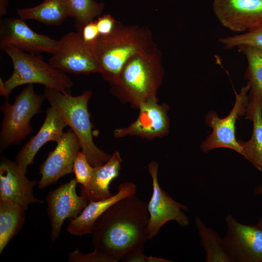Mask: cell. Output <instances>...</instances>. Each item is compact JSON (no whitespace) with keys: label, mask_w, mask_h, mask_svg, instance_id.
<instances>
[{"label":"cell","mask_w":262,"mask_h":262,"mask_svg":"<svg viewBox=\"0 0 262 262\" xmlns=\"http://www.w3.org/2000/svg\"><path fill=\"white\" fill-rule=\"evenodd\" d=\"M25 174L16 161L2 159L0 164V200L17 203L25 210L31 203L44 202L33 195V187L39 181L29 180Z\"/></svg>","instance_id":"obj_15"},{"label":"cell","mask_w":262,"mask_h":262,"mask_svg":"<svg viewBox=\"0 0 262 262\" xmlns=\"http://www.w3.org/2000/svg\"><path fill=\"white\" fill-rule=\"evenodd\" d=\"M7 3H8L7 0H0V16L6 14Z\"/></svg>","instance_id":"obj_32"},{"label":"cell","mask_w":262,"mask_h":262,"mask_svg":"<svg viewBox=\"0 0 262 262\" xmlns=\"http://www.w3.org/2000/svg\"><path fill=\"white\" fill-rule=\"evenodd\" d=\"M37 94L33 84H28L16 97L13 104L8 99L0 106L3 114L0 132V151L2 152L11 145H17L31 133L33 127L31 120L41 112V106L45 99Z\"/></svg>","instance_id":"obj_6"},{"label":"cell","mask_w":262,"mask_h":262,"mask_svg":"<svg viewBox=\"0 0 262 262\" xmlns=\"http://www.w3.org/2000/svg\"><path fill=\"white\" fill-rule=\"evenodd\" d=\"M226 222L227 231L222 240L229 262H262V230L243 224L231 215Z\"/></svg>","instance_id":"obj_8"},{"label":"cell","mask_w":262,"mask_h":262,"mask_svg":"<svg viewBox=\"0 0 262 262\" xmlns=\"http://www.w3.org/2000/svg\"><path fill=\"white\" fill-rule=\"evenodd\" d=\"M104 80L115 84L122 68L132 56L156 47L151 33L146 27L124 26L117 21L109 34L99 35L91 43Z\"/></svg>","instance_id":"obj_2"},{"label":"cell","mask_w":262,"mask_h":262,"mask_svg":"<svg viewBox=\"0 0 262 262\" xmlns=\"http://www.w3.org/2000/svg\"><path fill=\"white\" fill-rule=\"evenodd\" d=\"M13 46L22 51L37 54H53L59 46V40L38 34L21 18L9 17L0 21V48Z\"/></svg>","instance_id":"obj_12"},{"label":"cell","mask_w":262,"mask_h":262,"mask_svg":"<svg viewBox=\"0 0 262 262\" xmlns=\"http://www.w3.org/2000/svg\"><path fill=\"white\" fill-rule=\"evenodd\" d=\"M195 223L200 237L201 245L206 252L207 262H229L224 251L222 238L213 229L207 227L201 218L196 215Z\"/></svg>","instance_id":"obj_23"},{"label":"cell","mask_w":262,"mask_h":262,"mask_svg":"<svg viewBox=\"0 0 262 262\" xmlns=\"http://www.w3.org/2000/svg\"><path fill=\"white\" fill-rule=\"evenodd\" d=\"M69 262H117L116 260L103 250L95 248L93 252L82 253L76 249L68 254Z\"/></svg>","instance_id":"obj_27"},{"label":"cell","mask_w":262,"mask_h":262,"mask_svg":"<svg viewBox=\"0 0 262 262\" xmlns=\"http://www.w3.org/2000/svg\"><path fill=\"white\" fill-rule=\"evenodd\" d=\"M25 211L17 203L0 200V254L23 226Z\"/></svg>","instance_id":"obj_22"},{"label":"cell","mask_w":262,"mask_h":262,"mask_svg":"<svg viewBox=\"0 0 262 262\" xmlns=\"http://www.w3.org/2000/svg\"><path fill=\"white\" fill-rule=\"evenodd\" d=\"M69 16L74 20L77 31L81 33L83 27L101 13L104 8L102 2L93 0H68Z\"/></svg>","instance_id":"obj_25"},{"label":"cell","mask_w":262,"mask_h":262,"mask_svg":"<svg viewBox=\"0 0 262 262\" xmlns=\"http://www.w3.org/2000/svg\"><path fill=\"white\" fill-rule=\"evenodd\" d=\"M161 55L156 47L131 57L125 64L115 84L137 106L155 97L162 82Z\"/></svg>","instance_id":"obj_5"},{"label":"cell","mask_w":262,"mask_h":262,"mask_svg":"<svg viewBox=\"0 0 262 262\" xmlns=\"http://www.w3.org/2000/svg\"><path fill=\"white\" fill-rule=\"evenodd\" d=\"M17 14L25 20L33 19L48 25H59L69 16L68 0H44L36 6L18 9Z\"/></svg>","instance_id":"obj_21"},{"label":"cell","mask_w":262,"mask_h":262,"mask_svg":"<svg viewBox=\"0 0 262 262\" xmlns=\"http://www.w3.org/2000/svg\"><path fill=\"white\" fill-rule=\"evenodd\" d=\"M92 92L87 91L78 96H72L66 91L45 88L46 99L61 115L68 126L77 135L81 145L82 152L93 167L101 165L111 157L94 144L92 125L88 111V102Z\"/></svg>","instance_id":"obj_3"},{"label":"cell","mask_w":262,"mask_h":262,"mask_svg":"<svg viewBox=\"0 0 262 262\" xmlns=\"http://www.w3.org/2000/svg\"><path fill=\"white\" fill-rule=\"evenodd\" d=\"M136 193V185L131 182H122L118 187L117 193L111 197L97 201H89L77 217L69 219L67 231L76 236L91 233L98 218L111 206L119 200Z\"/></svg>","instance_id":"obj_18"},{"label":"cell","mask_w":262,"mask_h":262,"mask_svg":"<svg viewBox=\"0 0 262 262\" xmlns=\"http://www.w3.org/2000/svg\"><path fill=\"white\" fill-rule=\"evenodd\" d=\"M93 168L85 155L79 151L73 166V172L77 183H80L82 186H86L90 180Z\"/></svg>","instance_id":"obj_28"},{"label":"cell","mask_w":262,"mask_h":262,"mask_svg":"<svg viewBox=\"0 0 262 262\" xmlns=\"http://www.w3.org/2000/svg\"><path fill=\"white\" fill-rule=\"evenodd\" d=\"M138 106L140 113L137 120L128 128L115 130V137H123L129 134L155 137L168 132V107L166 105L157 104L155 97L142 102Z\"/></svg>","instance_id":"obj_16"},{"label":"cell","mask_w":262,"mask_h":262,"mask_svg":"<svg viewBox=\"0 0 262 262\" xmlns=\"http://www.w3.org/2000/svg\"><path fill=\"white\" fill-rule=\"evenodd\" d=\"M77 183L75 179H71L51 190L47 196L52 241L59 237L64 221L78 216L89 203L82 196L77 194Z\"/></svg>","instance_id":"obj_13"},{"label":"cell","mask_w":262,"mask_h":262,"mask_svg":"<svg viewBox=\"0 0 262 262\" xmlns=\"http://www.w3.org/2000/svg\"><path fill=\"white\" fill-rule=\"evenodd\" d=\"M249 84L242 87L239 94L235 92V101L229 114L220 118L213 111L205 116V122L213 129L212 133L201 144L200 147L204 152L220 147L228 148L243 155L242 149L235 136V123L238 117L246 115L248 103Z\"/></svg>","instance_id":"obj_9"},{"label":"cell","mask_w":262,"mask_h":262,"mask_svg":"<svg viewBox=\"0 0 262 262\" xmlns=\"http://www.w3.org/2000/svg\"><path fill=\"white\" fill-rule=\"evenodd\" d=\"M236 47L247 62L245 78L250 87L246 116L252 121L257 109L262 108V47L242 44Z\"/></svg>","instance_id":"obj_19"},{"label":"cell","mask_w":262,"mask_h":262,"mask_svg":"<svg viewBox=\"0 0 262 262\" xmlns=\"http://www.w3.org/2000/svg\"><path fill=\"white\" fill-rule=\"evenodd\" d=\"M81 33L85 42L91 44L94 42L99 35L96 21H92L85 25Z\"/></svg>","instance_id":"obj_30"},{"label":"cell","mask_w":262,"mask_h":262,"mask_svg":"<svg viewBox=\"0 0 262 262\" xmlns=\"http://www.w3.org/2000/svg\"><path fill=\"white\" fill-rule=\"evenodd\" d=\"M254 192L256 195H262V184L257 186L254 189Z\"/></svg>","instance_id":"obj_33"},{"label":"cell","mask_w":262,"mask_h":262,"mask_svg":"<svg viewBox=\"0 0 262 262\" xmlns=\"http://www.w3.org/2000/svg\"><path fill=\"white\" fill-rule=\"evenodd\" d=\"M252 135L247 141L237 140L243 156L259 171H262V108L259 107L253 120Z\"/></svg>","instance_id":"obj_24"},{"label":"cell","mask_w":262,"mask_h":262,"mask_svg":"<svg viewBox=\"0 0 262 262\" xmlns=\"http://www.w3.org/2000/svg\"><path fill=\"white\" fill-rule=\"evenodd\" d=\"M49 63L66 73L87 74L100 72L91 44L86 43L79 32H70L59 40V46Z\"/></svg>","instance_id":"obj_7"},{"label":"cell","mask_w":262,"mask_h":262,"mask_svg":"<svg viewBox=\"0 0 262 262\" xmlns=\"http://www.w3.org/2000/svg\"><path fill=\"white\" fill-rule=\"evenodd\" d=\"M121 161L119 153L115 151L106 163L93 167L88 184L85 187L81 186V196L88 202L111 197L109 184L118 176Z\"/></svg>","instance_id":"obj_20"},{"label":"cell","mask_w":262,"mask_h":262,"mask_svg":"<svg viewBox=\"0 0 262 262\" xmlns=\"http://www.w3.org/2000/svg\"><path fill=\"white\" fill-rule=\"evenodd\" d=\"M255 226L262 230V217L259 219Z\"/></svg>","instance_id":"obj_34"},{"label":"cell","mask_w":262,"mask_h":262,"mask_svg":"<svg viewBox=\"0 0 262 262\" xmlns=\"http://www.w3.org/2000/svg\"><path fill=\"white\" fill-rule=\"evenodd\" d=\"M2 49L10 57L13 65L10 77L5 82L0 79V93L7 99L14 89L23 84H40L62 92L73 87V82L66 72L46 63L35 54L25 53L11 46Z\"/></svg>","instance_id":"obj_4"},{"label":"cell","mask_w":262,"mask_h":262,"mask_svg":"<svg viewBox=\"0 0 262 262\" xmlns=\"http://www.w3.org/2000/svg\"><path fill=\"white\" fill-rule=\"evenodd\" d=\"M147 203L134 195L109 207L95 222L91 234L94 247L117 262L129 251L144 249L148 239Z\"/></svg>","instance_id":"obj_1"},{"label":"cell","mask_w":262,"mask_h":262,"mask_svg":"<svg viewBox=\"0 0 262 262\" xmlns=\"http://www.w3.org/2000/svg\"><path fill=\"white\" fill-rule=\"evenodd\" d=\"M158 164L155 161L148 164L152 180L153 191L147 203L149 220L147 226L148 239L153 238L160 229L170 221H175L181 227L189 224L188 217L181 210L188 211L187 206L173 199L160 187L158 180Z\"/></svg>","instance_id":"obj_10"},{"label":"cell","mask_w":262,"mask_h":262,"mask_svg":"<svg viewBox=\"0 0 262 262\" xmlns=\"http://www.w3.org/2000/svg\"><path fill=\"white\" fill-rule=\"evenodd\" d=\"M218 41L228 49L242 44L262 47V27L245 33L220 38Z\"/></svg>","instance_id":"obj_26"},{"label":"cell","mask_w":262,"mask_h":262,"mask_svg":"<svg viewBox=\"0 0 262 262\" xmlns=\"http://www.w3.org/2000/svg\"><path fill=\"white\" fill-rule=\"evenodd\" d=\"M143 249L140 248L134 249L121 259V262H149V256H147L143 253Z\"/></svg>","instance_id":"obj_31"},{"label":"cell","mask_w":262,"mask_h":262,"mask_svg":"<svg viewBox=\"0 0 262 262\" xmlns=\"http://www.w3.org/2000/svg\"><path fill=\"white\" fill-rule=\"evenodd\" d=\"M213 9L219 22L235 32L262 27V0H213Z\"/></svg>","instance_id":"obj_11"},{"label":"cell","mask_w":262,"mask_h":262,"mask_svg":"<svg viewBox=\"0 0 262 262\" xmlns=\"http://www.w3.org/2000/svg\"><path fill=\"white\" fill-rule=\"evenodd\" d=\"M117 21L109 14H105L98 18L96 21L99 35L110 33L114 29Z\"/></svg>","instance_id":"obj_29"},{"label":"cell","mask_w":262,"mask_h":262,"mask_svg":"<svg viewBox=\"0 0 262 262\" xmlns=\"http://www.w3.org/2000/svg\"><path fill=\"white\" fill-rule=\"evenodd\" d=\"M81 148L79 140L71 129L64 132L55 149L49 153L40 166L41 178L38 188L47 187L72 173L74 161Z\"/></svg>","instance_id":"obj_14"},{"label":"cell","mask_w":262,"mask_h":262,"mask_svg":"<svg viewBox=\"0 0 262 262\" xmlns=\"http://www.w3.org/2000/svg\"><path fill=\"white\" fill-rule=\"evenodd\" d=\"M67 125L52 106L47 110L45 120L37 133L32 137L16 155V161L26 173L27 167L33 164L34 157L40 148L49 141L58 142Z\"/></svg>","instance_id":"obj_17"}]
</instances>
